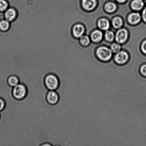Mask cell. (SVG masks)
<instances>
[{"label": "cell", "instance_id": "23", "mask_svg": "<svg viewBox=\"0 0 146 146\" xmlns=\"http://www.w3.org/2000/svg\"><path fill=\"white\" fill-rule=\"evenodd\" d=\"M140 73L144 78H146V64L142 66L140 68Z\"/></svg>", "mask_w": 146, "mask_h": 146}, {"label": "cell", "instance_id": "29", "mask_svg": "<svg viewBox=\"0 0 146 146\" xmlns=\"http://www.w3.org/2000/svg\"><path fill=\"white\" fill-rule=\"evenodd\" d=\"M145 2L146 3V0H145Z\"/></svg>", "mask_w": 146, "mask_h": 146}, {"label": "cell", "instance_id": "2", "mask_svg": "<svg viewBox=\"0 0 146 146\" xmlns=\"http://www.w3.org/2000/svg\"><path fill=\"white\" fill-rule=\"evenodd\" d=\"M28 94L27 87L25 84L19 83L13 87L11 95L13 98L17 101H22L27 96Z\"/></svg>", "mask_w": 146, "mask_h": 146}, {"label": "cell", "instance_id": "6", "mask_svg": "<svg viewBox=\"0 0 146 146\" xmlns=\"http://www.w3.org/2000/svg\"><path fill=\"white\" fill-rule=\"evenodd\" d=\"M114 59L117 63L123 64H125L128 61V55L126 52L124 51H121L116 55Z\"/></svg>", "mask_w": 146, "mask_h": 146}, {"label": "cell", "instance_id": "21", "mask_svg": "<svg viewBox=\"0 0 146 146\" xmlns=\"http://www.w3.org/2000/svg\"><path fill=\"white\" fill-rule=\"evenodd\" d=\"M6 102L2 97H0V112L3 111L6 107Z\"/></svg>", "mask_w": 146, "mask_h": 146}, {"label": "cell", "instance_id": "18", "mask_svg": "<svg viewBox=\"0 0 146 146\" xmlns=\"http://www.w3.org/2000/svg\"><path fill=\"white\" fill-rule=\"evenodd\" d=\"M105 36L107 41H111L114 39V34L112 31H108L106 33Z\"/></svg>", "mask_w": 146, "mask_h": 146}, {"label": "cell", "instance_id": "16", "mask_svg": "<svg viewBox=\"0 0 146 146\" xmlns=\"http://www.w3.org/2000/svg\"><path fill=\"white\" fill-rule=\"evenodd\" d=\"M106 11L108 12H113L115 11L116 6L112 3H109L106 4L105 7Z\"/></svg>", "mask_w": 146, "mask_h": 146}, {"label": "cell", "instance_id": "15", "mask_svg": "<svg viewBox=\"0 0 146 146\" xmlns=\"http://www.w3.org/2000/svg\"><path fill=\"white\" fill-rule=\"evenodd\" d=\"M112 24L114 28H119L122 25V20L119 17H116L113 20Z\"/></svg>", "mask_w": 146, "mask_h": 146}, {"label": "cell", "instance_id": "22", "mask_svg": "<svg viewBox=\"0 0 146 146\" xmlns=\"http://www.w3.org/2000/svg\"><path fill=\"white\" fill-rule=\"evenodd\" d=\"M111 48L113 51L114 52H117L121 49V47L119 44L114 43L111 45Z\"/></svg>", "mask_w": 146, "mask_h": 146}, {"label": "cell", "instance_id": "13", "mask_svg": "<svg viewBox=\"0 0 146 146\" xmlns=\"http://www.w3.org/2000/svg\"><path fill=\"white\" fill-rule=\"evenodd\" d=\"M91 36L93 41L95 42H98L102 39L103 34L101 31H96L92 33Z\"/></svg>", "mask_w": 146, "mask_h": 146}, {"label": "cell", "instance_id": "9", "mask_svg": "<svg viewBox=\"0 0 146 146\" xmlns=\"http://www.w3.org/2000/svg\"><path fill=\"white\" fill-rule=\"evenodd\" d=\"M84 31V27L80 24L75 25L73 29V34L74 36L77 38H79L82 36Z\"/></svg>", "mask_w": 146, "mask_h": 146}, {"label": "cell", "instance_id": "11", "mask_svg": "<svg viewBox=\"0 0 146 146\" xmlns=\"http://www.w3.org/2000/svg\"><path fill=\"white\" fill-rule=\"evenodd\" d=\"M17 15L16 11L13 9H8L5 13V17L7 21H12L14 19Z\"/></svg>", "mask_w": 146, "mask_h": 146}, {"label": "cell", "instance_id": "19", "mask_svg": "<svg viewBox=\"0 0 146 146\" xmlns=\"http://www.w3.org/2000/svg\"><path fill=\"white\" fill-rule=\"evenodd\" d=\"M8 7V3L4 0H0V11H3L7 9Z\"/></svg>", "mask_w": 146, "mask_h": 146}, {"label": "cell", "instance_id": "1", "mask_svg": "<svg viewBox=\"0 0 146 146\" xmlns=\"http://www.w3.org/2000/svg\"><path fill=\"white\" fill-rule=\"evenodd\" d=\"M44 83L46 88L48 91H56L60 85L59 78L53 74H47L44 77Z\"/></svg>", "mask_w": 146, "mask_h": 146}, {"label": "cell", "instance_id": "4", "mask_svg": "<svg viewBox=\"0 0 146 146\" xmlns=\"http://www.w3.org/2000/svg\"><path fill=\"white\" fill-rule=\"evenodd\" d=\"M59 100V94L56 91H49L46 95V101L49 105H56L58 104Z\"/></svg>", "mask_w": 146, "mask_h": 146}, {"label": "cell", "instance_id": "14", "mask_svg": "<svg viewBox=\"0 0 146 146\" xmlns=\"http://www.w3.org/2000/svg\"><path fill=\"white\" fill-rule=\"evenodd\" d=\"M98 25L101 29L104 30H107L109 28V22L105 19H102L98 21Z\"/></svg>", "mask_w": 146, "mask_h": 146}, {"label": "cell", "instance_id": "28", "mask_svg": "<svg viewBox=\"0 0 146 146\" xmlns=\"http://www.w3.org/2000/svg\"><path fill=\"white\" fill-rule=\"evenodd\" d=\"M0 119H1V114H0Z\"/></svg>", "mask_w": 146, "mask_h": 146}, {"label": "cell", "instance_id": "26", "mask_svg": "<svg viewBox=\"0 0 146 146\" xmlns=\"http://www.w3.org/2000/svg\"><path fill=\"white\" fill-rule=\"evenodd\" d=\"M41 146H51V144L48 143H45L42 144L40 145Z\"/></svg>", "mask_w": 146, "mask_h": 146}, {"label": "cell", "instance_id": "24", "mask_svg": "<svg viewBox=\"0 0 146 146\" xmlns=\"http://www.w3.org/2000/svg\"><path fill=\"white\" fill-rule=\"evenodd\" d=\"M141 49H142L143 52L146 54V40L144 41L143 42L142 46H141Z\"/></svg>", "mask_w": 146, "mask_h": 146}, {"label": "cell", "instance_id": "7", "mask_svg": "<svg viewBox=\"0 0 146 146\" xmlns=\"http://www.w3.org/2000/svg\"><path fill=\"white\" fill-rule=\"evenodd\" d=\"M20 79L17 76L11 75L7 79V83L10 87H13L20 83Z\"/></svg>", "mask_w": 146, "mask_h": 146}, {"label": "cell", "instance_id": "25", "mask_svg": "<svg viewBox=\"0 0 146 146\" xmlns=\"http://www.w3.org/2000/svg\"><path fill=\"white\" fill-rule=\"evenodd\" d=\"M142 16L144 21L146 22V8L144 9L143 12Z\"/></svg>", "mask_w": 146, "mask_h": 146}, {"label": "cell", "instance_id": "27", "mask_svg": "<svg viewBox=\"0 0 146 146\" xmlns=\"http://www.w3.org/2000/svg\"><path fill=\"white\" fill-rule=\"evenodd\" d=\"M117 1H118L119 2L123 3L126 0H117Z\"/></svg>", "mask_w": 146, "mask_h": 146}, {"label": "cell", "instance_id": "12", "mask_svg": "<svg viewBox=\"0 0 146 146\" xmlns=\"http://www.w3.org/2000/svg\"><path fill=\"white\" fill-rule=\"evenodd\" d=\"M144 5L142 0H134L131 3V7L134 10L139 11L143 8Z\"/></svg>", "mask_w": 146, "mask_h": 146}, {"label": "cell", "instance_id": "3", "mask_svg": "<svg viewBox=\"0 0 146 146\" xmlns=\"http://www.w3.org/2000/svg\"><path fill=\"white\" fill-rule=\"evenodd\" d=\"M97 56L102 60L106 61L109 60L112 56L111 50L106 47H101L97 50Z\"/></svg>", "mask_w": 146, "mask_h": 146}, {"label": "cell", "instance_id": "20", "mask_svg": "<svg viewBox=\"0 0 146 146\" xmlns=\"http://www.w3.org/2000/svg\"><path fill=\"white\" fill-rule=\"evenodd\" d=\"M80 42L83 45H87L90 42L89 38L86 36H81V39H80Z\"/></svg>", "mask_w": 146, "mask_h": 146}, {"label": "cell", "instance_id": "5", "mask_svg": "<svg viewBox=\"0 0 146 146\" xmlns=\"http://www.w3.org/2000/svg\"><path fill=\"white\" fill-rule=\"evenodd\" d=\"M128 33L125 29H121L117 31L116 34L115 38L116 41L119 43L125 42L128 38Z\"/></svg>", "mask_w": 146, "mask_h": 146}, {"label": "cell", "instance_id": "17", "mask_svg": "<svg viewBox=\"0 0 146 146\" xmlns=\"http://www.w3.org/2000/svg\"><path fill=\"white\" fill-rule=\"evenodd\" d=\"M9 27V23L8 21H2L0 22V29L3 31H6Z\"/></svg>", "mask_w": 146, "mask_h": 146}, {"label": "cell", "instance_id": "10", "mask_svg": "<svg viewBox=\"0 0 146 146\" xmlns=\"http://www.w3.org/2000/svg\"><path fill=\"white\" fill-rule=\"evenodd\" d=\"M141 19V16L138 13H133L129 16L128 20L130 23L134 24L139 22Z\"/></svg>", "mask_w": 146, "mask_h": 146}, {"label": "cell", "instance_id": "8", "mask_svg": "<svg viewBox=\"0 0 146 146\" xmlns=\"http://www.w3.org/2000/svg\"><path fill=\"white\" fill-rule=\"evenodd\" d=\"M96 2L95 0H83L82 5L84 8L87 10H91L94 8Z\"/></svg>", "mask_w": 146, "mask_h": 146}]
</instances>
